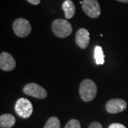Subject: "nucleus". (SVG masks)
<instances>
[{
	"mask_svg": "<svg viewBox=\"0 0 128 128\" xmlns=\"http://www.w3.org/2000/svg\"><path fill=\"white\" fill-rule=\"evenodd\" d=\"M24 94L36 98L38 99H44L47 96V92L43 87L36 83L31 82L26 84L23 88Z\"/></svg>",
	"mask_w": 128,
	"mask_h": 128,
	"instance_id": "6",
	"label": "nucleus"
},
{
	"mask_svg": "<svg viewBox=\"0 0 128 128\" xmlns=\"http://www.w3.org/2000/svg\"><path fill=\"white\" fill-rule=\"evenodd\" d=\"M88 128H103L102 125L100 123L98 122H92L89 125Z\"/></svg>",
	"mask_w": 128,
	"mask_h": 128,
	"instance_id": "15",
	"label": "nucleus"
},
{
	"mask_svg": "<svg viewBox=\"0 0 128 128\" xmlns=\"http://www.w3.org/2000/svg\"><path fill=\"white\" fill-rule=\"evenodd\" d=\"M16 122V119L12 114H3L0 117V126L2 128H12Z\"/></svg>",
	"mask_w": 128,
	"mask_h": 128,
	"instance_id": "11",
	"label": "nucleus"
},
{
	"mask_svg": "<svg viewBox=\"0 0 128 128\" xmlns=\"http://www.w3.org/2000/svg\"><path fill=\"white\" fill-rule=\"evenodd\" d=\"M65 128H81V126L78 120L71 119L66 124Z\"/></svg>",
	"mask_w": 128,
	"mask_h": 128,
	"instance_id": "14",
	"label": "nucleus"
},
{
	"mask_svg": "<svg viewBox=\"0 0 128 128\" xmlns=\"http://www.w3.org/2000/svg\"><path fill=\"white\" fill-rule=\"evenodd\" d=\"M62 8L64 11L66 18L67 19L73 18L76 13V6L71 0H66L63 3Z\"/></svg>",
	"mask_w": 128,
	"mask_h": 128,
	"instance_id": "10",
	"label": "nucleus"
},
{
	"mask_svg": "<svg viewBox=\"0 0 128 128\" xmlns=\"http://www.w3.org/2000/svg\"><path fill=\"white\" fill-rule=\"evenodd\" d=\"M0 68L4 71H12L16 68V61L9 53L2 52L0 55Z\"/></svg>",
	"mask_w": 128,
	"mask_h": 128,
	"instance_id": "8",
	"label": "nucleus"
},
{
	"mask_svg": "<svg viewBox=\"0 0 128 128\" xmlns=\"http://www.w3.org/2000/svg\"><path fill=\"white\" fill-rule=\"evenodd\" d=\"M16 114L24 119L28 118L33 112V105L26 98H19L14 107Z\"/></svg>",
	"mask_w": 128,
	"mask_h": 128,
	"instance_id": "3",
	"label": "nucleus"
},
{
	"mask_svg": "<svg viewBox=\"0 0 128 128\" xmlns=\"http://www.w3.org/2000/svg\"><path fill=\"white\" fill-rule=\"evenodd\" d=\"M82 8L86 15L90 18H98L101 14L100 6L97 0H83Z\"/></svg>",
	"mask_w": 128,
	"mask_h": 128,
	"instance_id": "5",
	"label": "nucleus"
},
{
	"mask_svg": "<svg viewBox=\"0 0 128 128\" xmlns=\"http://www.w3.org/2000/svg\"><path fill=\"white\" fill-rule=\"evenodd\" d=\"M94 58L97 65H103L105 63V55L102 47L100 46H96L94 49Z\"/></svg>",
	"mask_w": 128,
	"mask_h": 128,
	"instance_id": "12",
	"label": "nucleus"
},
{
	"mask_svg": "<svg viewBox=\"0 0 128 128\" xmlns=\"http://www.w3.org/2000/svg\"><path fill=\"white\" fill-rule=\"evenodd\" d=\"M108 128H126V127L120 123H112L110 124Z\"/></svg>",
	"mask_w": 128,
	"mask_h": 128,
	"instance_id": "16",
	"label": "nucleus"
},
{
	"mask_svg": "<svg viewBox=\"0 0 128 128\" xmlns=\"http://www.w3.org/2000/svg\"><path fill=\"white\" fill-rule=\"evenodd\" d=\"M98 92L96 84L90 79L82 80L79 88V94L84 102H90L96 98Z\"/></svg>",
	"mask_w": 128,
	"mask_h": 128,
	"instance_id": "1",
	"label": "nucleus"
},
{
	"mask_svg": "<svg viewBox=\"0 0 128 128\" xmlns=\"http://www.w3.org/2000/svg\"><path fill=\"white\" fill-rule=\"evenodd\" d=\"M32 28L30 23L25 18H17L13 23V30L14 34L17 36L21 38L28 36L32 32Z\"/></svg>",
	"mask_w": 128,
	"mask_h": 128,
	"instance_id": "4",
	"label": "nucleus"
},
{
	"mask_svg": "<svg viewBox=\"0 0 128 128\" xmlns=\"http://www.w3.org/2000/svg\"><path fill=\"white\" fill-rule=\"evenodd\" d=\"M127 102L121 99H111L108 101L106 105L105 109L111 114H116L123 112L127 108Z\"/></svg>",
	"mask_w": 128,
	"mask_h": 128,
	"instance_id": "7",
	"label": "nucleus"
},
{
	"mask_svg": "<svg viewBox=\"0 0 128 128\" xmlns=\"http://www.w3.org/2000/svg\"><path fill=\"white\" fill-rule=\"evenodd\" d=\"M27 1L30 3V4H32L34 5L39 4L40 2H41V0H27Z\"/></svg>",
	"mask_w": 128,
	"mask_h": 128,
	"instance_id": "17",
	"label": "nucleus"
},
{
	"mask_svg": "<svg viewBox=\"0 0 128 128\" xmlns=\"http://www.w3.org/2000/svg\"><path fill=\"white\" fill-rule=\"evenodd\" d=\"M118 2H123V3H128V0H117Z\"/></svg>",
	"mask_w": 128,
	"mask_h": 128,
	"instance_id": "18",
	"label": "nucleus"
},
{
	"mask_svg": "<svg viewBox=\"0 0 128 128\" xmlns=\"http://www.w3.org/2000/svg\"><path fill=\"white\" fill-rule=\"evenodd\" d=\"M89 32L86 28H80L76 34V43L80 48L86 49L89 45Z\"/></svg>",
	"mask_w": 128,
	"mask_h": 128,
	"instance_id": "9",
	"label": "nucleus"
},
{
	"mask_svg": "<svg viewBox=\"0 0 128 128\" xmlns=\"http://www.w3.org/2000/svg\"><path fill=\"white\" fill-rule=\"evenodd\" d=\"M51 29L54 35L58 38L68 37L70 35L73 31L71 24L68 21L61 18H58L54 21L51 26Z\"/></svg>",
	"mask_w": 128,
	"mask_h": 128,
	"instance_id": "2",
	"label": "nucleus"
},
{
	"mask_svg": "<svg viewBox=\"0 0 128 128\" xmlns=\"http://www.w3.org/2000/svg\"><path fill=\"white\" fill-rule=\"evenodd\" d=\"M44 128H60L59 119L57 117H51L47 120Z\"/></svg>",
	"mask_w": 128,
	"mask_h": 128,
	"instance_id": "13",
	"label": "nucleus"
}]
</instances>
